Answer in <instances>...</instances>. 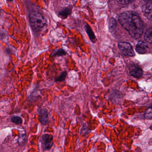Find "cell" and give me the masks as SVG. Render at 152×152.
<instances>
[{
    "instance_id": "6da1fadb",
    "label": "cell",
    "mask_w": 152,
    "mask_h": 152,
    "mask_svg": "<svg viewBox=\"0 0 152 152\" xmlns=\"http://www.w3.org/2000/svg\"><path fill=\"white\" fill-rule=\"evenodd\" d=\"M118 20L121 25L133 38H140L144 31V25L139 15L134 11H127L120 14Z\"/></svg>"
},
{
    "instance_id": "7a4b0ae2",
    "label": "cell",
    "mask_w": 152,
    "mask_h": 152,
    "mask_svg": "<svg viewBox=\"0 0 152 152\" xmlns=\"http://www.w3.org/2000/svg\"><path fill=\"white\" fill-rule=\"evenodd\" d=\"M29 18L30 25L34 30H40L46 24L45 19L42 15L38 12H31L29 15Z\"/></svg>"
},
{
    "instance_id": "3957f363",
    "label": "cell",
    "mask_w": 152,
    "mask_h": 152,
    "mask_svg": "<svg viewBox=\"0 0 152 152\" xmlns=\"http://www.w3.org/2000/svg\"><path fill=\"white\" fill-rule=\"evenodd\" d=\"M119 49L123 55L133 57L135 55L132 45L129 43L120 42L118 44Z\"/></svg>"
},
{
    "instance_id": "277c9868",
    "label": "cell",
    "mask_w": 152,
    "mask_h": 152,
    "mask_svg": "<svg viewBox=\"0 0 152 152\" xmlns=\"http://www.w3.org/2000/svg\"><path fill=\"white\" fill-rule=\"evenodd\" d=\"M42 147L44 151H48L53 145V137L52 135L46 134L44 135L41 140Z\"/></svg>"
},
{
    "instance_id": "5b68a950",
    "label": "cell",
    "mask_w": 152,
    "mask_h": 152,
    "mask_svg": "<svg viewBox=\"0 0 152 152\" xmlns=\"http://www.w3.org/2000/svg\"><path fill=\"white\" fill-rule=\"evenodd\" d=\"M49 120V115L47 109L44 108L41 109L39 112V121L41 124L46 125Z\"/></svg>"
},
{
    "instance_id": "8992f818",
    "label": "cell",
    "mask_w": 152,
    "mask_h": 152,
    "mask_svg": "<svg viewBox=\"0 0 152 152\" xmlns=\"http://www.w3.org/2000/svg\"><path fill=\"white\" fill-rule=\"evenodd\" d=\"M148 49V45L142 41L138 42L136 46V51L139 54H145L146 53Z\"/></svg>"
},
{
    "instance_id": "52a82bcc",
    "label": "cell",
    "mask_w": 152,
    "mask_h": 152,
    "mask_svg": "<svg viewBox=\"0 0 152 152\" xmlns=\"http://www.w3.org/2000/svg\"><path fill=\"white\" fill-rule=\"evenodd\" d=\"M142 10L147 18L152 20V3L145 4L143 6Z\"/></svg>"
},
{
    "instance_id": "ba28073f",
    "label": "cell",
    "mask_w": 152,
    "mask_h": 152,
    "mask_svg": "<svg viewBox=\"0 0 152 152\" xmlns=\"http://www.w3.org/2000/svg\"><path fill=\"white\" fill-rule=\"evenodd\" d=\"M143 71L138 66H134L129 71V75L136 78H139L142 76Z\"/></svg>"
},
{
    "instance_id": "9c48e42d",
    "label": "cell",
    "mask_w": 152,
    "mask_h": 152,
    "mask_svg": "<svg viewBox=\"0 0 152 152\" xmlns=\"http://www.w3.org/2000/svg\"><path fill=\"white\" fill-rule=\"evenodd\" d=\"M85 30L90 39V41L93 43L95 42L96 41V37L94 33L93 32L91 27L88 24H86L85 26Z\"/></svg>"
},
{
    "instance_id": "30bf717a",
    "label": "cell",
    "mask_w": 152,
    "mask_h": 152,
    "mask_svg": "<svg viewBox=\"0 0 152 152\" xmlns=\"http://www.w3.org/2000/svg\"><path fill=\"white\" fill-rule=\"evenodd\" d=\"M72 7H67L58 12V15L63 19L66 18L72 13Z\"/></svg>"
},
{
    "instance_id": "8fae6325",
    "label": "cell",
    "mask_w": 152,
    "mask_h": 152,
    "mask_svg": "<svg viewBox=\"0 0 152 152\" xmlns=\"http://www.w3.org/2000/svg\"><path fill=\"white\" fill-rule=\"evenodd\" d=\"M145 41L149 43H152V28L146 30L144 35Z\"/></svg>"
},
{
    "instance_id": "7c38bea8",
    "label": "cell",
    "mask_w": 152,
    "mask_h": 152,
    "mask_svg": "<svg viewBox=\"0 0 152 152\" xmlns=\"http://www.w3.org/2000/svg\"><path fill=\"white\" fill-rule=\"evenodd\" d=\"M67 54L66 52V51L64 50L63 49H58L57 50L55 51L53 53H52V56H54V57H56V56H65Z\"/></svg>"
},
{
    "instance_id": "4fadbf2b",
    "label": "cell",
    "mask_w": 152,
    "mask_h": 152,
    "mask_svg": "<svg viewBox=\"0 0 152 152\" xmlns=\"http://www.w3.org/2000/svg\"><path fill=\"white\" fill-rule=\"evenodd\" d=\"M67 75V73L66 71H63L58 77H57L55 79V81H57V82L64 81V80H66Z\"/></svg>"
},
{
    "instance_id": "5bb4252c",
    "label": "cell",
    "mask_w": 152,
    "mask_h": 152,
    "mask_svg": "<svg viewBox=\"0 0 152 152\" xmlns=\"http://www.w3.org/2000/svg\"><path fill=\"white\" fill-rule=\"evenodd\" d=\"M145 117L148 119H152V105L146 110L145 113Z\"/></svg>"
},
{
    "instance_id": "9a60e30c",
    "label": "cell",
    "mask_w": 152,
    "mask_h": 152,
    "mask_svg": "<svg viewBox=\"0 0 152 152\" xmlns=\"http://www.w3.org/2000/svg\"><path fill=\"white\" fill-rule=\"evenodd\" d=\"M11 121L15 124H21L22 123V120L20 117L18 116H14L11 118Z\"/></svg>"
},
{
    "instance_id": "2e32d148",
    "label": "cell",
    "mask_w": 152,
    "mask_h": 152,
    "mask_svg": "<svg viewBox=\"0 0 152 152\" xmlns=\"http://www.w3.org/2000/svg\"><path fill=\"white\" fill-rule=\"evenodd\" d=\"M134 0H117L118 3L123 5H126L132 2Z\"/></svg>"
},
{
    "instance_id": "e0dca14e",
    "label": "cell",
    "mask_w": 152,
    "mask_h": 152,
    "mask_svg": "<svg viewBox=\"0 0 152 152\" xmlns=\"http://www.w3.org/2000/svg\"><path fill=\"white\" fill-rule=\"evenodd\" d=\"M143 1H145L148 2L149 1H150V0H143Z\"/></svg>"
},
{
    "instance_id": "ac0fdd59",
    "label": "cell",
    "mask_w": 152,
    "mask_h": 152,
    "mask_svg": "<svg viewBox=\"0 0 152 152\" xmlns=\"http://www.w3.org/2000/svg\"><path fill=\"white\" fill-rule=\"evenodd\" d=\"M7 1H12L13 0H7Z\"/></svg>"
}]
</instances>
